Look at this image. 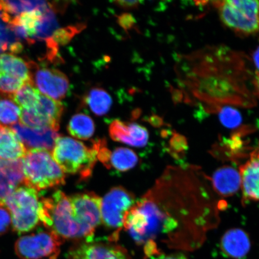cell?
Wrapping results in <instances>:
<instances>
[{"mask_svg":"<svg viewBox=\"0 0 259 259\" xmlns=\"http://www.w3.org/2000/svg\"><path fill=\"white\" fill-rule=\"evenodd\" d=\"M226 206L201 168L169 166L136 201L131 223L143 244L163 237L172 247L191 249L201 245L208 232L219 226L220 211Z\"/></svg>","mask_w":259,"mask_h":259,"instance_id":"cell-1","label":"cell"},{"mask_svg":"<svg viewBox=\"0 0 259 259\" xmlns=\"http://www.w3.org/2000/svg\"><path fill=\"white\" fill-rule=\"evenodd\" d=\"M251 61L226 47H207L180 58L178 80L188 97L208 111L224 106L251 108L256 103Z\"/></svg>","mask_w":259,"mask_h":259,"instance_id":"cell-2","label":"cell"},{"mask_svg":"<svg viewBox=\"0 0 259 259\" xmlns=\"http://www.w3.org/2000/svg\"><path fill=\"white\" fill-rule=\"evenodd\" d=\"M40 222L62 240L80 239V229L74 220L69 197L58 190L48 197H42Z\"/></svg>","mask_w":259,"mask_h":259,"instance_id":"cell-3","label":"cell"},{"mask_svg":"<svg viewBox=\"0 0 259 259\" xmlns=\"http://www.w3.org/2000/svg\"><path fill=\"white\" fill-rule=\"evenodd\" d=\"M55 161L64 173L79 175L81 180L92 176L97 160V152L82 142L69 137H58L53 151Z\"/></svg>","mask_w":259,"mask_h":259,"instance_id":"cell-4","label":"cell"},{"mask_svg":"<svg viewBox=\"0 0 259 259\" xmlns=\"http://www.w3.org/2000/svg\"><path fill=\"white\" fill-rule=\"evenodd\" d=\"M24 184L39 192L64 185L65 174L54 160L51 152L30 150L22 159Z\"/></svg>","mask_w":259,"mask_h":259,"instance_id":"cell-5","label":"cell"},{"mask_svg":"<svg viewBox=\"0 0 259 259\" xmlns=\"http://www.w3.org/2000/svg\"><path fill=\"white\" fill-rule=\"evenodd\" d=\"M5 206L11 213L13 231L25 234L41 224V201L38 192L27 186L16 189L6 200Z\"/></svg>","mask_w":259,"mask_h":259,"instance_id":"cell-6","label":"cell"},{"mask_svg":"<svg viewBox=\"0 0 259 259\" xmlns=\"http://www.w3.org/2000/svg\"><path fill=\"white\" fill-rule=\"evenodd\" d=\"M222 23L240 35L259 32V1L227 0L213 2Z\"/></svg>","mask_w":259,"mask_h":259,"instance_id":"cell-7","label":"cell"},{"mask_svg":"<svg viewBox=\"0 0 259 259\" xmlns=\"http://www.w3.org/2000/svg\"><path fill=\"white\" fill-rule=\"evenodd\" d=\"M62 239L47 229L22 236L15 242V251L21 259H55Z\"/></svg>","mask_w":259,"mask_h":259,"instance_id":"cell-8","label":"cell"},{"mask_svg":"<svg viewBox=\"0 0 259 259\" xmlns=\"http://www.w3.org/2000/svg\"><path fill=\"white\" fill-rule=\"evenodd\" d=\"M74 220L80 229V238H92L102 222V198L93 192L69 197Z\"/></svg>","mask_w":259,"mask_h":259,"instance_id":"cell-9","label":"cell"},{"mask_svg":"<svg viewBox=\"0 0 259 259\" xmlns=\"http://www.w3.org/2000/svg\"><path fill=\"white\" fill-rule=\"evenodd\" d=\"M135 203L134 194L122 187L112 188L102 199V222L106 228L115 230V237L124 228L125 217Z\"/></svg>","mask_w":259,"mask_h":259,"instance_id":"cell-10","label":"cell"},{"mask_svg":"<svg viewBox=\"0 0 259 259\" xmlns=\"http://www.w3.org/2000/svg\"><path fill=\"white\" fill-rule=\"evenodd\" d=\"M63 111L62 103L41 94L34 109H21L19 119L28 127H50L58 131Z\"/></svg>","mask_w":259,"mask_h":259,"instance_id":"cell-11","label":"cell"},{"mask_svg":"<svg viewBox=\"0 0 259 259\" xmlns=\"http://www.w3.org/2000/svg\"><path fill=\"white\" fill-rule=\"evenodd\" d=\"M32 82L44 96L55 100H61L66 96L69 88V80L66 74L61 71L39 67L30 63Z\"/></svg>","mask_w":259,"mask_h":259,"instance_id":"cell-12","label":"cell"},{"mask_svg":"<svg viewBox=\"0 0 259 259\" xmlns=\"http://www.w3.org/2000/svg\"><path fill=\"white\" fill-rule=\"evenodd\" d=\"M25 146L27 151L46 150L52 153L56 142L60 135L58 131L52 128H30L21 123H16L11 128Z\"/></svg>","mask_w":259,"mask_h":259,"instance_id":"cell-13","label":"cell"},{"mask_svg":"<svg viewBox=\"0 0 259 259\" xmlns=\"http://www.w3.org/2000/svg\"><path fill=\"white\" fill-rule=\"evenodd\" d=\"M68 259H130L120 246L104 242H87L70 250Z\"/></svg>","mask_w":259,"mask_h":259,"instance_id":"cell-14","label":"cell"},{"mask_svg":"<svg viewBox=\"0 0 259 259\" xmlns=\"http://www.w3.org/2000/svg\"><path fill=\"white\" fill-rule=\"evenodd\" d=\"M248 157L239 167L243 202H259V147L251 151Z\"/></svg>","mask_w":259,"mask_h":259,"instance_id":"cell-15","label":"cell"},{"mask_svg":"<svg viewBox=\"0 0 259 259\" xmlns=\"http://www.w3.org/2000/svg\"><path fill=\"white\" fill-rule=\"evenodd\" d=\"M109 132L112 140L135 147H144L149 139L147 129L137 123H126L115 119L110 124Z\"/></svg>","mask_w":259,"mask_h":259,"instance_id":"cell-16","label":"cell"},{"mask_svg":"<svg viewBox=\"0 0 259 259\" xmlns=\"http://www.w3.org/2000/svg\"><path fill=\"white\" fill-rule=\"evenodd\" d=\"M24 184L22 160H5L0 158V206L18 187Z\"/></svg>","mask_w":259,"mask_h":259,"instance_id":"cell-17","label":"cell"},{"mask_svg":"<svg viewBox=\"0 0 259 259\" xmlns=\"http://www.w3.org/2000/svg\"><path fill=\"white\" fill-rule=\"evenodd\" d=\"M251 243L247 233L240 229H232L222 236L220 248L226 257L244 259L250 251Z\"/></svg>","mask_w":259,"mask_h":259,"instance_id":"cell-18","label":"cell"},{"mask_svg":"<svg viewBox=\"0 0 259 259\" xmlns=\"http://www.w3.org/2000/svg\"><path fill=\"white\" fill-rule=\"evenodd\" d=\"M210 180L213 191L223 197L234 196L241 186L239 171L230 166L219 168Z\"/></svg>","mask_w":259,"mask_h":259,"instance_id":"cell-19","label":"cell"},{"mask_svg":"<svg viewBox=\"0 0 259 259\" xmlns=\"http://www.w3.org/2000/svg\"><path fill=\"white\" fill-rule=\"evenodd\" d=\"M27 150L13 130L0 125V158L17 160L23 158Z\"/></svg>","mask_w":259,"mask_h":259,"instance_id":"cell-20","label":"cell"},{"mask_svg":"<svg viewBox=\"0 0 259 259\" xmlns=\"http://www.w3.org/2000/svg\"><path fill=\"white\" fill-rule=\"evenodd\" d=\"M0 74L15 77L25 83L32 82L30 63L14 54L0 55Z\"/></svg>","mask_w":259,"mask_h":259,"instance_id":"cell-21","label":"cell"},{"mask_svg":"<svg viewBox=\"0 0 259 259\" xmlns=\"http://www.w3.org/2000/svg\"><path fill=\"white\" fill-rule=\"evenodd\" d=\"M50 8V3L45 1H0V11L8 15L11 20L25 12H44Z\"/></svg>","mask_w":259,"mask_h":259,"instance_id":"cell-22","label":"cell"},{"mask_svg":"<svg viewBox=\"0 0 259 259\" xmlns=\"http://www.w3.org/2000/svg\"><path fill=\"white\" fill-rule=\"evenodd\" d=\"M83 102L97 116L105 115L111 109L112 100L106 90L99 87L91 89L84 96Z\"/></svg>","mask_w":259,"mask_h":259,"instance_id":"cell-23","label":"cell"},{"mask_svg":"<svg viewBox=\"0 0 259 259\" xmlns=\"http://www.w3.org/2000/svg\"><path fill=\"white\" fill-rule=\"evenodd\" d=\"M67 131L74 138L89 140L95 134V122L90 116L82 113H77L70 119Z\"/></svg>","mask_w":259,"mask_h":259,"instance_id":"cell-24","label":"cell"},{"mask_svg":"<svg viewBox=\"0 0 259 259\" xmlns=\"http://www.w3.org/2000/svg\"><path fill=\"white\" fill-rule=\"evenodd\" d=\"M59 28L55 12L51 8L43 13L41 17L35 26L34 33L32 40H45L53 37L54 32Z\"/></svg>","mask_w":259,"mask_h":259,"instance_id":"cell-25","label":"cell"},{"mask_svg":"<svg viewBox=\"0 0 259 259\" xmlns=\"http://www.w3.org/2000/svg\"><path fill=\"white\" fill-rule=\"evenodd\" d=\"M138 163L137 154L125 148H118L110 154L109 168H114L119 171H126L133 169Z\"/></svg>","mask_w":259,"mask_h":259,"instance_id":"cell-26","label":"cell"},{"mask_svg":"<svg viewBox=\"0 0 259 259\" xmlns=\"http://www.w3.org/2000/svg\"><path fill=\"white\" fill-rule=\"evenodd\" d=\"M41 93L32 82L25 83L11 99L20 108L24 109H34L39 100Z\"/></svg>","mask_w":259,"mask_h":259,"instance_id":"cell-27","label":"cell"},{"mask_svg":"<svg viewBox=\"0 0 259 259\" xmlns=\"http://www.w3.org/2000/svg\"><path fill=\"white\" fill-rule=\"evenodd\" d=\"M21 108L12 100H0V122L5 126L14 125L20 118Z\"/></svg>","mask_w":259,"mask_h":259,"instance_id":"cell-28","label":"cell"},{"mask_svg":"<svg viewBox=\"0 0 259 259\" xmlns=\"http://www.w3.org/2000/svg\"><path fill=\"white\" fill-rule=\"evenodd\" d=\"M222 125L228 128H237L242 122V116L240 112L234 106H224L220 107L216 110Z\"/></svg>","mask_w":259,"mask_h":259,"instance_id":"cell-29","label":"cell"},{"mask_svg":"<svg viewBox=\"0 0 259 259\" xmlns=\"http://www.w3.org/2000/svg\"><path fill=\"white\" fill-rule=\"evenodd\" d=\"M86 28V25L80 23L67 26L63 28H58L52 37L58 46L69 44L77 34L80 33Z\"/></svg>","mask_w":259,"mask_h":259,"instance_id":"cell-30","label":"cell"},{"mask_svg":"<svg viewBox=\"0 0 259 259\" xmlns=\"http://www.w3.org/2000/svg\"><path fill=\"white\" fill-rule=\"evenodd\" d=\"M25 82L15 77L0 74V95L11 97ZM27 83V82H26Z\"/></svg>","mask_w":259,"mask_h":259,"instance_id":"cell-31","label":"cell"},{"mask_svg":"<svg viewBox=\"0 0 259 259\" xmlns=\"http://www.w3.org/2000/svg\"><path fill=\"white\" fill-rule=\"evenodd\" d=\"M12 225L11 213L5 206H0V236L7 233Z\"/></svg>","mask_w":259,"mask_h":259,"instance_id":"cell-32","label":"cell"},{"mask_svg":"<svg viewBox=\"0 0 259 259\" xmlns=\"http://www.w3.org/2000/svg\"><path fill=\"white\" fill-rule=\"evenodd\" d=\"M118 23L125 31L131 30L135 27V19L132 15L123 14L118 16Z\"/></svg>","mask_w":259,"mask_h":259,"instance_id":"cell-33","label":"cell"},{"mask_svg":"<svg viewBox=\"0 0 259 259\" xmlns=\"http://www.w3.org/2000/svg\"><path fill=\"white\" fill-rule=\"evenodd\" d=\"M113 3L119 8L128 10L137 9L140 5L139 1H115Z\"/></svg>","mask_w":259,"mask_h":259,"instance_id":"cell-34","label":"cell"},{"mask_svg":"<svg viewBox=\"0 0 259 259\" xmlns=\"http://www.w3.org/2000/svg\"><path fill=\"white\" fill-rule=\"evenodd\" d=\"M151 259H189L183 254H159L153 255Z\"/></svg>","mask_w":259,"mask_h":259,"instance_id":"cell-35","label":"cell"},{"mask_svg":"<svg viewBox=\"0 0 259 259\" xmlns=\"http://www.w3.org/2000/svg\"><path fill=\"white\" fill-rule=\"evenodd\" d=\"M252 61L254 64L255 70H256V73H259V47L252 54Z\"/></svg>","mask_w":259,"mask_h":259,"instance_id":"cell-36","label":"cell"},{"mask_svg":"<svg viewBox=\"0 0 259 259\" xmlns=\"http://www.w3.org/2000/svg\"><path fill=\"white\" fill-rule=\"evenodd\" d=\"M254 87L255 95L259 96V73H255L254 75Z\"/></svg>","mask_w":259,"mask_h":259,"instance_id":"cell-37","label":"cell"}]
</instances>
